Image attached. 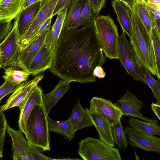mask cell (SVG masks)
Masks as SVG:
<instances>
[{
  "mask_svg": "<svg viewBox=\"0 0 160 160\" xmlns=\"http://www.w3.org/2000/svg\"><path fill=\"white\" fill-rule=\"evenodd\" d=\"M85 0H79L73 4L69 8L64 22L63 27L68 30H71L79 18Z\"/></svg>",
  "mask_w": 160,
  "mask_h": 160,
  "instance_id": "cell-29",
  "label": "cell"
},
{
  "mask_svg": "<svg viewBox=\"0 0 160 160\" xmlns=\"http://www.w3.org/2000/svg\"><path fill=\"white\" fill-rule=\"evenodd\" d=\"M54 51L45 42L35 55L27 69L34 76L52 67Z\"/></svg>",
  "mask_w": 160,
  "mask_h": 160,
  "instance_id": "cell-13",
  "label": "cell"
},
{
  "mask_svg": "<svg viewBox=\"0 0 160 160\" xmlns=\"http://www.w3.org/2000/svg\"><path fill=\"white\" fill-rule=\"evenodd\" d=\"M93 11L97 16L101 9L105 7L106 0H91Z\"/></svg>",
  "mask_w": 160,
  "mask_h": 160,
  "instance_id": "cell-40",
  "label": "cell"
},
{
  "mask_svg": "<svg viewBox=\"0 0 160 160\" xmlns=\"http://www.w3.org/2000/svg\"><path fill=\"white\" fill-rule=\"evenodd\" d=\"M50 29L33 39L21 50L17 66L22 69H28L34 57L44 42L46 36Z\"/></svg>",
  "mask_w": 160,
  "mask_h": 160,
  "instance_id": "cell-15",
  "label": "cell"
},
{
  "mask_svg": "<svg viewBox=\"0 0 160 160\" xmlns=\"http://www.w3.org/2000/svg\"><path fill=\"white\" fill-rule=\"evenodd\" d=\"M95 34L104 54L110 59H118L119 35L114 22L109 15H98L94 20Z\"/></svg>",
  "mask_w": 160,
  "mask_h": 160,
  "instance_id": "cell-4",
  "label": "cell"
},
{
  "mask_svg": "<svg viewBox=\"0 0 160 160\" xmlns=\"http://www.w3.org/2000/svg\"><path fill=\"white\" fill-rule=\"evenodd\" d=\"M63 25L54 30L50 29L46 36L45 42L53 51L56 48Z\"/></svg>",
  "mask_w": 160,
  "mask_h": 160,
  "instance_id": "cell-32",
  "label": "cell"
},
{
  "mask_svg": "<svg viewBox=\"0 0 160 160\" xmlns=\"http://www.w3.org/2000/svg\"><path fill=\"white\" fill-rule=\"evenodd\" d=\"M143 0L145 1H146H146H147V0Z\"/></svg>",
  "mask_w": 160,
  "mask_h": 160,
  "instance_id": "cell-50",
  "label": "cell"
},
{
  "mask_svg": "<svg viewBox=\"0 0 160 160\" xmlns=\"http://www.w3.org/2000/svg\"><path fill=\"white\" fill-rule=\"evenodd\" d=\"M85 109L95 127L100 139L109 145L114 147L115 142L112 133V125L98 112L91 111L86 108Z\"/></svg>",
  "mask_w": 160,
  "mask_h": 160,
  "instance_id": "cell-16",
  "label": "cell"
},
{
  "mask_svg": "<svg viewBox=\"0 0 160 160\" xmlns=\"http://www.w3.org/2000/svg\"><path fill=\"white\" fill-rule=\"evenodd\" d=\"M155 27L158 33L160 34V18L158 19H155Z\"/></svg>",
  "mask_w": 160,
  "mask_h": 160,
  "instance_id": "cell-47",
  "label": "cell"
},
{
  "mask_svg": "<svg viewBox=\"0 0 160 160\" xmlns=\"http://www.w3.org/2000/svg\"><path fill=\"white\" fill-rule=\"evenodd\" d=\"M135 57L138 67L145 79V83L151 89L153 95L156 100V103L160 105V84L159 79H155L152 76L148 70L140 63L135 56Z\"/></svg>",
  "mask_w": 160,
  "mask_h": 160,
  "instance_id": "cell-28",
  "label": "cell"
},
{
  "mask_svg": "<svg viewBox=\"0 0 160 160\" xmlns=\"http://www.w3.org/2000/svg\"><path fill=\"white\" fill-rule=\"evenodd\" d=\"M7 131L12 140V148L14 160H31L29 152L30 143L24 138L20 130L14 129L8 125Z\"/></svg>",
  "mask_w": 160,
  "mask_h": 160,
  "instance_id": "cell-14",
  "label": "cell"
},
{
  "mask_svg": "<svg viewBox=\"0 0 160 160\" xmlns=\"http://www.w3.org/2000/svg\"><path fill=\"white\" fill-rule=\"evenodd\" d=\"M146 2H147V1H146Z\"/></svg>",
  "mask_w": 160,
  "mask_h": 160,
  "instance_id": "cell-52",
  "label": "cell"
},
{
  "mask_svg": "<svg viewBox=\"0 0 160 160\" xmlns=\"http://www.w3.org/2000/svg\"><path fill=\"white\" fill-rule=\"evenodd\" d=\"M13 26L11 21H0V43L8 36Z\"/></svg>",
  "mask_w": 160,
  "mask_h": 160,
  "instance_id": "cell-36",
  "label": "cell"
},
{
  "mask_svg": "<svg viewBox=\"0 0 160 160\" xmlns=\"http://www.w3.org/2000/svg\"><path fill=\"white\" fill-rule=\"evenodd\" d=\"M128 140V144L148 151L160 153V138L154 135L138 131L129 126L124 129Z\"/></svg>",
  "mask_w": 160,
  "mask_h": 160,
  "instance_id": "cell-10",
  "label": "cell"
},
{
  "mask_svg": "<svg viewBox=\"0 0 160 160\" xmlns=\"http://www.w3.org/2000/svg\"><path fill=\"white\" fill-rule=\"evenodd\" d=\"M58 0H40L38 13L32 24L21 38L19 45L21 50L27 46L35 36L40 25L51 16Z\"/></svg>",
  "mask_w": 160,
  "mask_h": 160,
  "instance_id": "cell-8",
  "label": "cell"
},
{
  "mask_svg": "<svg viewBox=\"0 0 160 160\" xmlns=\"http://www.w3.org/2000/svg\"><path fill=\"white\" fill-rule=\"evenodd\" d=\"M118 107L121 110L122 116H131L142 120L149 122L154 118H149L143 116L140 111L143 107L142 101L139 100L136 96L127 89L125 94L117 101Z\"/></svg>",
  "mask_w": 160,
  "mask_h": 160,
  "instance_id": "cell-12",
  "label": "cell"
},
{
  "mask_svg": "<svg viewBox=\"0 0 160 160\" xmlns=\"http://www.w3.org/2000/svg\"><path fill=\"white\" fill-rule=\"evenodd\" d=\"M53 17L50 16L40 25L32 39L41 35L45 31L50 28L52 19Z\"/></svg>",
  "mask_w": 160,
  "mask_h": 160,
  "instance_id": "cell-39",
  "label": "cell"
},
{
  "mask_svg": "<svg viewBox=\"0 0 160 160\" xmlns=\"http://www.w3.org/2000/svg\"><path fill=\"white\" fill-rule=\"evenodd\" d=\"M126 4L132 10L137 0H119Z\"/></svg>",
  "mask_w": 160,
  "mask_h": 160,
  "instance_id": "cell-44",
  "label": "cell"
},
{
  "mask_svg": "<svg viewBox=\"0 0 160 160\" xmlns=\"http://www.w3.org/2000/svg\"><path fill=\"white\" fill-rule=\"evenodd\" d=\"M147 2L152 3H160V0H147Z\"/></svg>",
  "mask_w": 160,
  "mask_h": 160,
  "instance_id": "cell-48",
  "label": "cell"
},
{
  "mask_svg": "<svg viewBox=\"0 0 160 160\" xmlns=\"http://www.w3.org/2000/svg\"><path fill=\"white\" fill-rule=\"evenodd\" d=\"M68 9H64L59 12L57 14L56 20L53 25L50 27L51 30L55 29L63 24L65 19Z\"/></svg>",
  "mask_w": 160,
  "mask_h": 160,
  "instance_id": "cell-38",
  "label": "cell"
},
{
  "mask_svg": "<svg viewBox=\"0 0 160 160\" xmlns=\"http://www.w3.org/2000/svg\"><path fill=\"white\" fill-rule=\"evenodd\" d=\"M158 73L160 76V34L155 27L152 28L150 37Z\"/></svg>",
  "mask_w": 160,
  "mask_h": 160,
  "instance_id": "cell-31",
  "label": "cell"
},
{
  "mask_svg": "<svg viewBox=\"0 0 160 160\" xmlns=\"http://www.w3.org/2000/svg\"><path fill=\"white\" fill-rule=\"evenodd\" d=\"M78 153L84 160H121L118 148L100 139L88 137L79 143Z\"/></svg>",
  "mask_w": 160,
  "mask_h": 160,
  "instance_id": "cell-5",
  "label": "cell"
},
{
  "mask_svg": "<svg viewBox=\"0 0 160 160\" xmlns=\"http://www.w3.org/2000/svg\"><path fill=\"white\" fill-rule=\"evenodd\" d=\"M2 0H0V2L2 1Z\"/></svg>",
  "mask_w": 160,
  "mask_h": 160,
  "instance_id": "cell-51",
  "label": "cell"
},
{
  "mask_svg": "<svg viewBox=\"0 0 160 160\" xmlns=\"http://www.w3.org/2000/svg\"><path fill=\"white\" fill-rule=\"evenodd\" d=\"M39 1L40 0H22L21 10Z\"/></svg>",
  "mask_w": 160,
  "mask_h": 160,
  "instance_id": "cell-43",
  "label": "cell"
},
{
  "mask_svg": "<svg viewBox=\"0 0 160 160\" xmlns=\"http://www.w3.org/2000/svg\"><path fill=\"white\" fill-rule=\"evenodd\" d=\"M132 11L138 16L150 38L152 28L155 26V18L153 13L149 9L146 2L137 0Z\"/></svg>",
  "mask_w": 160,
  "mask_h": 160,
  "instance_id": "cell-22",
  "label": "cell"
},
{
  "mask_svg": "<svg viewBox=\"0 0 160 160\" xmlns=\"http://www.w3.org/2000/svg\"><path fill=\"white\" fill-rule=\"evenodd\" d=\"M41 151L39 148L29 144V152L31 160H58L44 155Z\"/></svg>",
  "mask_w": 160,
  "mask_h": 160,
  "instance_id": "cell-34",
  "label": "cell"
},
{
  "mask_svg": "<svg viewBox=\"0 0 160 160\" xmlns=\"http://www.w3.org/2000/svg\"><path fill=\"white\" fill-rule=\"evenodd\" d=\"M146 3L148 7L160 11V3H152L147 2H146Z\"/></svg>",
  "mask_w": 160,
  "mask_h": 160,
  "instance_id": "cell-46",
  "label": "cell"
},
{
  "mask_svg": "<svg viewBox=\"0 0 160 160\" xmlns=\"http://www.w3.org/2000/svg\"><path fill=\"white\" fill-rule=\"evenodd\" d=\"M112 133L114 142L122 150H125L128 148L126 135L121 124V119L112 126Z\"/></svg>",
  "mask_w": 160,
  "mask_h": 160,
  "instance_id": "cell-30",
  "label": "cell"
},
{
  "mask_svg": "<svg viewBox=\"0 0 160 160\" xmlns=\"http://www.w3.org/2000/svg\"><path fill=\"white\" fill-rule=\"evenodd\" d=\"M8 36L0 43V62L1 68L17 66L21 50L17 17Z\"/></svg>",
  "mask_w": 160,
  "mask_h": 160,
  "instance_id": "cell-6",
  "label": "cell"
},
{
  "mask_svg": "<svg viewBox=\"0 0 160 160\" xmlns=\"http://www.w3.org/2000/svg\"><path fill=\"white\" fill-rule=\"evenodd\" d=\"M128 122L129 126L138 131L152 135H160V126L155 118L146 122L131 117L128 118Z\"/></svg>",
  "mask_w": 160,
  "mask_h": 160,
  "instance_id": "cell-24",
  "label": "cell"
},
{
  "mask_svg": "<svg viewBox=\"0 0 160 160\" xmlns=\"http://www.w3.org/2000/svg\"><path fill=\"white\" fill-rule=\"evenodd\" d=\"M68 119L75 131L93 125L86 111L82 107L79 100L72 109Z\"/></svg>",
  "mask_w": 160,
  "mask_h": 160,
  "instance_id": "cell-21",
  "label": "cell"
},
{
  "mask_svg": "<svg viewBox=\"0 0 160 160\" xmlns=\"http://www.w3.org/2000/svg\"><path fill=\"white\" fill-rule=\"evenodd\" d=\"M22 0H2L0 2V21H11L21 10Z\"/></svg>",
  "mask_w": 160,
  "mask_h": 160,
  "instance_id": "cell-23",
  "label": "cell"
},
{
  "mask_svg": "<svg viewBox=\"0 0 160 160\" xmlns=\"http://www.w3.org/2000/svg\"><path fill=\"white\" fill-rule=\"evenodd\" d=\"M42 90L38 85L32 90L21 110L18 117L19 129L26 133V125L28 116L34 107L37 104H43Z\"/></svg>",
  "mask_w": 160,
  "mask_h": 160,
  "instance_id": "cell-17",
  "label": "cell"
},
{
  "mask_svg": "<svg viewBox=\"0 0 160 160\" xmlns=\"http://www.w3.org/2000/svg\"><path fill=\"white\" fill-rule=\"evenodd\" d=\"M112 5L116 14L117 21L123 31L130 38L132 32V10L125 3L119 0H113Z\"/></svg>",
  "mask_w": 160,
  "mask_h": 160,
  "instance_id": "cell-18",
  "label": "cell"
},
{
  "mask_svg": "<svg viewBox=\"0 0 160 160\" xmlns=\"http://www.w3.org/2000/svg\"><path fill=\"white\" fill-rule=\"evenodd\" d=\"M96 16L92 9L91 0H85L80 15L71 30L76 29L86 25L93 24Z\"/></svg>",
  "mask_w": 160,
  "mask_h": 160,
  "instance_id": "cell-27",
  "label": "cell"
},
{
  "mask_svg": "<svg viewBox=\"0 0 160 160\" xmlns=\"http://www.w3.org/2000/svg\"><path fill=\"white\" fill-rule=\"evenodd\" d=\"M78 0H58L53 12V16L64 9H68L73 4Z\"/></svg>",
  "mask_w": 160,
  "mask_h": 160,
  "instance_id": "cell-37",
  "label": "cell"
},
{
  "mask_svg": "<svg viewBox=\"0 0 160 160\" xmlns=\"http://www.w3.org/2000/svg\"><path fill=\"white\" fill-rule=\"evenodd\" d=\"M148 7L149 10L153 13L154 18L155 19H158L160 18V11L156 10L152 8H151L149 7H148Z\"/></svg>",
  "mask_w": 160,
  "mask_h": 160,
  "instance_id": "cell-45",
  "label": "cell"
},
{
  "mask_svg": "<svg viewBox=\"0 0 160 160\" xmlns=\"http://www.w3.org/2000/svg\"><path fill=\"white\" fill-rule=\"evenodd\" d=\"M48 115L43 105H36L31 112L26 125L27 139L31 145L43 151L50 150Z\"/></svg>",
  "mask_w": 160,
  "mask_h": 160,
  "instance_id": "cell-3",
  "label": "cell"
},
{
  "mask_svg": "<svg viewBox=\"0 0 160 160\" xmlns=\"http://www.w3.org/2000/svg\"><path fill=\"white\" fill-rule=\"evenodd\" d=\"M93 24L74 30L63 27L54 50L49 71L70 83L95 81L93 70L106 62Z\"/></svg>",
  "mask_w": 160,
  "mask_h": 160,
  "instance_id": "cell-1",
  "label": "cell"
},
{
  "mask_svg": "<svg viewBox=\"0 0 160 160\" xmlns=\"http://www.w3.org/2000/svg\"><path fill=\"white\" fill-rule=\"evenodd\" d=\"M48 121L49 132L52 131L60 134L68 141L74 138L76 131L68 119L64 121H55L48 116Z\"/></svg>",
  "mask_w": 160,
  "mask_h": 160,
  "instance_id": "cell-25",
  "label": "cell"
},
{
  "mask_svg": "<svg viewBox=\"0 0 160 160\" xmlns=\"http://www.w3.org/2000/svg\"><path fill=\"white\" fill-rule=\"evenodd\" d=\"M89 110L100 114L112 126L122 116L120 109L111 100L97 97H93L91 100Z\"/></svg>",
  "mask_w": 160,
  "mask_h": 160,
  "instance_id": "cell-11",
  "label": "cell"
},
{
  "mask_svg": "<svg viewBox=\"0 0 160 160\" xmlns=\"http://www.w3.org/2000/svg\"><path fill=\"white\" fill-rule=\"evenodd\" d=\"M69 82L62 79L50 92L42 95L43 105L48 115L70 88Z\"/></svg>",
  "mask_w": 160,
  "mask_h": 160,
  "instance_id": "cell-20",
  "label": "cell"
},
{
  "mask_svg": "<svg viewBox=\"0 0 160 160\" xmlns=\"http://www.w3.org/2000/svg\"><path fill=\"white\" fill-rule=\"evenodd\" d=\"M8 125L5 115L0 109V158L3 156L2 152Z\"/></svg>",
  "mask_w": 160,
  "mask_h": 160,
  "instance_id": "cell-33",
  "label": "cell"
},
{
  "mask_svg": "<svg viewBox=\"0 0 160 160\" xmlns=\"http://www.w3.org/2000/svg\"><path fill=\"white\" fill-rule=\"evenodd\" d=\"M1 68V64H0V68Z\"/></svg>",
  "mask_w": 160,
  "mask_h": 160,
  "instance_id": "cell-49",
  "label": "cell"
},
{
  "mask_svg": "<svg viewBox=\"0 0 160 160\" xmlns=\"http://www.w3.org/2000/svg\"><path fill=\"white\" fill-rule=\"evenodd\" d=\"M43 76V75H36L32 79L19 84L5 104L0 105L1 111L3 112L15 107L21 110L29 95Z\"/></svg>",
  "mask_w": 160,
  "mask_h": 160,
  "instance_id": "cell-9",
  "label": "cell"
},
{
  "mask_svg": "<svg viewBox=\"0 0 160 160\" xmlns=\"http://www.w3.org/2000/svg\"><path fill=\"white\" fill-rule=\"evenodd\" d=\"M40 4V1H38L22 10L18 14V27L20 39L35 19Z\"/></svg>",
  "mask_w": 160,
  "mask_h": 160,
  "instance_id": "cell-19",
  "label": "cell"
},
{
  "mask_svg": "<svg viewBox=\"0 0 160 160\" xmlns=\"http://www.w3.org/2000/svg\"></svg>",
  "mask_w": 160,
  "mask_h": 160,
  "instance_id": "cell-53",
  "label": "cell"
},
{
  "mask_svg": "<svg viewBox=\"0 0 160 160\" xmlns=\"http://www.w3.org/2000/svg\"><path fill=\"white\" fill-rule=\"evenodd\" d=\"M118 59L128 74L136 81L145 83V79L136 61L130 42L122 30L118 40Z\"/></svg>",
  "mask_w": 160,
  "mask_h": 160,
  "instance_id": "cell-7",
  "label": "cell"
},
{
  "mask_svg": "<svg viewBox=\"0 0 160 160\" xmlns=\"http://www.w3.org/2000/svg\"><path fill=\"white\" fill-rule=\"evenodd\" d=\"M19 85L5 81L0 86V103L2 99L8 94L13 92Z\"/></svg>",
  "mask_w": 160,
  "mask_h": 160,
  "instance_id": "cell-35",
  "label": "cell"
},
{
  "mask_svg": "<svg viewBox=\"0 0 160 160\" xmlns=\"http://www.w3.org/2000/svg\"><path fill=\"white\" fill-rule=\"evenodd\" d=\"M4 75L2 78L5 81L19 85L27 81L31 73L28 69H21L17 66L9 67L4 68Z\"/></svg>",
  "mask_w": 160,
  "mask_h": 160,
  "instance_id": "cell-26",
  "label": "cell"
},
{
  "mask_svg": "<svg viewBox=\"0 0 160 160\" xmlns=\"http://www.w3.org/2000/svg\"><path fill=\"white\" fill-rule=\"evenodd\" d=\"M151 109L159 120H160V105L152 103L151 105Z\"/></svg>",
  "mask_w": 160,
  "mask_h": 160,
  "instance_id": "cell-42",
  "label": "cell"
},
{
  "mask_svg": "<svg viewBox=\"0 0 160 160\" xmlns=\"http://www.w3.org/2000/svg\"><path fill=\"white\" fill-rule=\"evenodd\" d=\"M132 32L130 43L134 56L140 63L159 79L151 38L140 19L132 11Z\"/></svg>",
  "mask_w": 160,
  "mask_h": 160,
  "instance_id": "cell-2",
  "label": "cell"
},
{
  "mask_svg": "<svg viewBox=\"0 0 160 160\" xmlns=\"http://www.w3.org/2000/svg\"><path fill=\"white\" fill-rule=\"evenodd\" d=\"M94 75L99 78H103L106 76V73L101 66H97L93 70Z\"/></svg>",
  "mask_w": 160,
  "mask_h": 160,
  "instance_id": "cell-41",
  "label": "cell"
}]
</instances>
